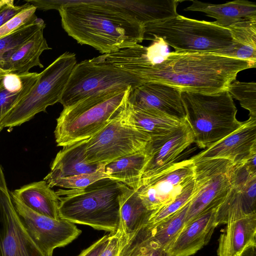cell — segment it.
<instances>
[{
  "instance_id": "cell-1",
  "label": "cell",
  "mask_w": 256,
  "mask_h": 256,
  "mask_svg": "<svg viewBox=\"0 0 256 256\" xmlns=\"http://www.w3.org/2000/svg\"><path fill=\"white\" fill-rule=\"evenodd\" d=\"M110 62L140 78L158 82L182 91L204 94L227 90L238 74L256 64L213 53L174 51L152 64L124 50L111 54Z\"/></svg>"
},
{
  "instance_id": "cell-2",
  "label": "cell",
  "mask_w": 256,
  "mask_h": 256,
  "mask_svg": "<svg viewBox=\"0 0 256 256\" xmlns=\"http://www.w3.org/2000/svg\"><path fill=\"white\" fill-rule=\"evenodd\" d=\"M62 26L80 44L108 54L142 42L144 25L124 0H58Z\"/></svg>"
},
{
  "instance_id": "cell-3",
  "label": "cell",
  "mask_w": 256,
  "mask_h": 256,
  "mask_svg": "<svg viewBox=\"0 0 256 256\" xmlns=\"http://www.w3.org/2000/svg\"><path fill=\"white\" fill-rule=\"evenodd\" d=\"M128 186L108 178L79 190L58 189L60 218L115 232L120 222V202Z\"/></svg>"
},
{
  "instance_id": "cell-4",
  "label": "cell",
  "mask_w": 256,
  "mask_h": 256,
  "mask_svg": "<svg viewBox=\"0 0 256 256\" xmlns=\"http://www.w3.org/2000/svg\"><path fill=\"white\" fill-rule=\"evenodd\" d=\"M186 120L194 136V142L206 148L229 135L242 124L237 108L228 90L212 94L181 92Z\"/></svg>"
},
{
  "instance_id": "cell-5",
  "label": "cell",
  "mask_w": 256,
  "mask_h": 256,
  "mask_svg": "<svg viewBox=\"0 0 256 256\" xmlns=\"http://www.w3.org/2000/svg\"><path fill=\"white\" fill-rule=\"evenodd\" d=\"M161 38L175 51L220 54L233 46L229 29L214 22L199 20L178 14L144 26V40Z\"/></svg>"
},
{
  "instance_id": "cell-6",
  "label": "cell",
  "mask_w": 256,
  "mask_h": 256,
  "mask_svg": "<svg viewBox=\"0 0 256 256\" xmlns=\"http://www.w3.org/2000/svg\"><path fill=\"white\" fill-rule=\"evenodd\" d=\"M132 90L92 96L64 108L54 132L58 146L88 140L96 134L127 102Z\"/></svg>"
},
{
  "instance_id": "cell-7",
  "label": "cell",
  "mask_w": 256,
  "mask_h": 256,
  "mask_svg": "<svg viewBox=\"0 0 256 256\" xmlns=\"http://www.w3.org/2000/svg\"><path fill=\"white\" fill-rule=\"evenodd\" d=\"M142 84L136 76L98 56L76 64L59 102L64 108L92 96L133 89Z\"/></svg>"
},
{
  "instance_id": "cell-8",
  "label": "cell",
  "mask_w": 256,
  "mask_h": 256,
  "mask_svg": "<svg viewBox=\"0 0 256 256\" xmlns=\"http://www.w3.org/2000/svg\"><path fill=\"white\" fill-rule=\"evenodd\" d=\"M150 136L133 123L127 102L96 134L86 140L85 158L92 164H106L144 150Z\"/></svg>"
},
{
  "instance_id": "cell-9",
  "label": "cell",
  "mask_w": 256,
  "mask_h": 256,
  "mask_svg": "<svg viewBox=\"0 0 256 256\" xmlns=\"http://www.w3.org/2000/svg\"><path fill=\"white\" fill-rule=\"evenodd\" d=\"M76 64L74 53L66 52L59 56L39 74L31 90L6 114L2 122V128L20 126L59 102Z\"/></svg>"
},
{
  "instance_id": "cell-10",
  "label": "cell",
  "mask_w": 256,
  "mask_h": 256,
  "mask_svg": "<svg viewBox=\"0 0 256 256\" xmlns=\"http://www.w3.org/2000/svg\"><path fill=\"white\" fill-rule=\"evenodd\" d=\"M194 162V188L184 226L206 211L218 207L232 190L230 172L234 164L224 158Z\"/></svg>"
},
{
  "instance_id": "cell-11",
  "label": "cell",
  "mask_w": 256,
  "mask_h": 256,
  "mask_svg": "<svg viewBox=\"0 0 256 256\" xmlns=\"http://www.w3.org/2000/svg\"><path fill=\"white\" fill-rule=\"evenodd\" d=\"M10 195L22 224L44 256H52L55 248L69 244L82 233L74 224L40 214Z\"/></svg>"
},
{
  "instance_id": "cell-12",
  "label": "cell",
  "mask_w": 256,
  "mask_h": 256,
  "mask_svg": "<svg viewBox=\"0 0 256 256\" xmlns=\"http://www.w3.org/2000/svg\"><path fill=\"white\" fill-rule=\"evenodd\" d=\"M190 158L174 163L141 182L136 190L146 207L154 211L172 202L194 178Z\"/></svg>"
},
{
  "instance_id": "cell-13",
  "label": "cell",
  "mask_w": 256,
  "mask_h": 256,
  "mask_svg": "<svg viewBox=\"0 0 256 256\" xmlns=\"http://www.w3.org/2000/svg\"><path fill=\"white\" fill-rule=\"evenodd\" d=\"M0 256H44L18 218L0 164Z\"/></svg>"
},
{
  "instance_id": "cell-14",
  "label": "cell",
  "mask_w": 256,
  "mask_h": 256,
  "mask_svg": "<svg viewBox=\"0 0 256 256\" xmlns=\"http://www.w3.org/2000/svg\"><path fill=\"white\" fill-rule=\"evenodd\" d=\"M194 142V136L186 120L171 132L151 138L144 150L148 160L142 171L140 184L177 162L182 153Z\"/></svg>"
},
{
  "instance_id": "cell-15",
  "label": "cell",
  "mask_w": 256,
  "mask_h": 256,
  "mask_svg": "<svg viewBox=\"0 0 256 256\" xmlns=\"http://www.w3.org/2000/svg\"><path fill=\"white\" fill-rule=\"evenodd\" d=\"M128 102L134 110L158 112L182 121L186 120L181 90L165 84L144 82L130 90Z\"/></svg>"
},
{
  "instance_id": "cell-16",
  "label": "cell",
  "mask_w": 256,
  "mask_h": 256,
  "mask_svg": "<svg viewBox=\"0 0 256 256\" xmlns=\"http://www.w3.org/2000/svg\"><path fill=\"white\" fill-rule=\"evenodd\" d=\"M256 152V118H249L236 130L191 158L194 162L224 158L234 165L246 162Z\"/></svg>"
},
{
  "instance_id": "cell-17",
  "label": "cell",
  "mask_w": 256,
  "mask_h": 256,
  "mask_svg": "<svg viewBox=\"0 0 256 256\" xmlns=\"http://www.w3.org/2000/svg\"><path fill=\"white\" fill-rule=\"evenodd\" d=\"M218 208L206 211L184 226L166 252L170 256H191L206 245L217 226L216 214Z\"/></svg>"
},
{
  "instance_id": "cell-18",
  "label": "cell",
  "mask_w": 256,
  "mask_h": 256,
  "mask_svg": "<svg viewBox=\"0 0 256 256\" xmlns=\"http://www.w3.org/2000/svg\"><path fill=\"white\" fill-rule=\"evenodd\" d=\"M184 10L204 12L216 20L214 24L226 28L241 22L256 20V3L244 0L219 4L192 0V4Z\"/></svg>"
},
{
  "instance_id": "cell-19",
  "label": "cell",
  "mask_w": 256,
  "mask_h": 256,
  "mask_svg": "<svg viewBox=\"0 0 256 256\" xmlns=\"http://www.w3.org/2000/svg\"><path fill=\"white\" fill-rule=\"evenodd\" d=\"M86 140L62 146L56 154L50 171L44 180L46 182L77 174L96 172L102 165L88 163L85 158Z\"/></svg>"
},
{
  "instance_id": "cell-20",
  "label": "cell",
  "mask_w": 256,
  "mask_h": 256,
  "mask_svg": "<svg viewBox=\"0 0 256 256\" xmlns=\"http://www.w3.org/2000/svg\"><path fill=\"white\" fill-rule=\"evenodd\" d=\"M10 193L34 212L53 219L60 218L59 197L45 180L24 185Z\"/></svg>"
},
{
  "instance_id": "cell-21",
  "label": "cell",
  "mask_w": 256,
  "mask_h": 256,
  "mask_svg": "<svg viewBox=\"0 0 256 256\" xmlns=\"http://www.w3.org/2000/svg\"><path fill=\"white\" fill-rule=\"evenodd\" d=\"M226 224L218 240V256H235L248 244L256 242V213Z\"/></svg>"
},
{
  "instance_id": "cell-22",
  "label": "cell",
  "mask_w": 256,
  "mask_h": 256,
  "mask_svg": "<svg viewBox=\"0 0 256 256\" xmlns=\"http://www.w3.org/2000/svg\"><path fill=\"white\" fill-rule=\"evenodd\" d=\"M44 28H40L17 48L4 63L2 68L20 75L29 72L30 70L34 66L44 68L40 57L44 50L52 49L44 38Z\"/></svg>"
},
{
  "instance_id": "cell-23",
  "label": "cell",
  "mask_w": 256,
  "mask_h": 256,
  "mask_svg": "<svg viewBox=\"0 0 256 256\" xmlns=\"http://www.w3.org/2000/svg\"><path fill=\"white\" fill-rule=\"evenodd\" d=\"M153 212L146 207L136 190L128 187L120 202V222L118 230L121 238L125 240L130 239L148 223Z\"/></svg>"
},
{
  "instance_id": "cell-24",
  "label": "cell",
  "mask_w": 256,
  "mask_h": 256,
  "mask_svg": "<svg viewBox=\"0 0 256 256\" xmlns=\"http://www.w3.org/2000/svg\"><path fill=\"white\" fill-rule=\"evenodd\" d=\"M39 76L37 72L22 74L10 73L2 78L0 88V132L2 120L10 110L32 89Z\"/></svg>"
},
{
  "instance_id": "cell-25",
  "label": "cell",
  "mask_w": 256,
  "mask_h": 256,
  "mask_svg": "<svg viewBox=\"0 0 256 256\" xmlns=\"http://www.w3.org/2000/svg\"><path fill=\"white\" fill-rule=\"evenodd\" d=\"M148 160V156L144 150L105 164L104 172L108 178L136 191L140 188L142 171Z\"/></svg>"
},
{
  "instance_id": "cell-26",
  "label": "cell",
  "mask_w": 256,
  "mask_h": 256,
  "mask_svg": "<svg viewBox=\"0 0 256 256\" xmlns=\"http://www.w3.org/2000/svg\"><path fill=\"white\" fill-rule=\"evenodd\" d=\"M129 106L133 123L137 128L148 134L150 139L171 132L184 121L158 112L139 111L132 109L130 105Z\"/></svg>"
},
{
  "instance_id": "cell-27",
  "label": "cell",
  "mask_w": 256,
  "mask_h": 256,
  "mask_svg": "<svg viewBox=\"0 0 256 256\" xmlns=\"http://www.w3.org/2000/svg\"><path fill=\"white\" fill-rule=\"evenodd\" d=\"M190 202L160 222L152 225V240L156 248L167 252L174 244L184 226Z\"/></svg>"
},
{
  "instance_id": "cell-28",
  "label": "cell",
  "mask_w": 256,
  "mask_h": 256,
  "mask_svg": "<svg viewBox=\"0 0 256 256\" xmlns=\"http://www.w3.org/2000/svg\"><path fill=\"white\" fill-rule=\"evenodd\" d=\"M46 27L44 20H36L19 28L9 34L0 38V68L12 54L30 38L40 28Z\"/></svg>"
},
{
  "instance_id": "cell-29",
  "label": "cell",
  "mask_w": 256,
  "mask_h": 256,
  "mask_svg": "<svg viewBox=\"0 0 256 256\" xmlns=\"http://www.w3.org/2000/svg\"><path fill=\"white\" fill-rule=\"evenodd\" d=\"M249 215L241 194L232 188L224 202L217 208L216 223L218 226Z\"/></svg>"
},
{
  "instance_id": "cell-30",
  "label": "cell",
  "mask_w": 256,
  "mask_h": 256,
  "mask_svg": "<svg viewBox=\"0 0 256 256\" xmlns=\"http://www.w3.org/2000/svg\"><path fill=\"white\" fill-rule=\"evenodd\" d=\"M232 98L240 102L249 111L250 118H256V84L254 82H232L228 88Z\"/></svg>"
},
{
  "instance_id": "cell-31",
  "label": "cell",
  "mask_w": 256,
  "mask_h": 256,
  "mask_svg": "<svg viewBox=\"0 0 256 256\" xmlns=\"http://www.w3.org/2000/svg\"><path fill=\"white\" fill-rule=\"evenodd\" d=\"M107 178L108 176L104 172V165H102L94 172L59 178L46 182L51 188L58 187L66 190H79Z\"/></svg>"
},
{
  "instance_id": "cell-32",
  "label": "cell",
  "mask_w": 256,
  "mask_h": 256,
  "mask_svg": "<svg viewBox=\"0 0 256 256\" xmlns=\"http://www.w3.org/2000/svg\"><path fill=\"white\" fill-rule=\"evenodd\" d=\"M194 188V178L172 202L154 211L148 224L154 226L186 206L192 198Z\"/></svg>"
},
{
  "instance_id": "cell-33",
  "label": "cell",
  "mask_w": 256,
  "mask_h": 256,
  "mask_svg": "<svg viewBox=\"0 0 256 256\" xmlns=\"http://www.w3.org/2000/svg\"><path fill=\"white\" fill-rule=\"evenodd\" d=\"M234 42L256 47V20L238 22L228 28Z\"/></svg>"
},
{
  "instance_id": "cell-34",
  "label": "cell",
  "mask_w": 256,
  "mask_h": 256,
  "mask_svg": "<svg viewBox=\"0 0 256 256\" xmlns=\"http://www.w3.org/2000/svg\"><path fill=\"white\" fill-rule=\"evenodd\" d=\"M36 8L31 5L0 28V38L38 18L35 14Z\"/></svg>"
},
{
  "instance_id": "cell-35",
  "label": "cell",
  "mask_w": 256,
  "mask_h": 256,
  "mask_svg": "<svg viewBox=\"0 0 256 256\" xmlns=\"http://www.w3.org/2000/svg\"><path fill=\"white\" fill-rule=\"evenodd\" d=\"M30 6L26 2L17 6L14 4V0H8L0 8V28Z\"/></svg>"
},
{
  "instance_id": "cell-36",
  "label": "cell",
  "mask_w": 256,
  "mask_h": 256,
  "mask_svg": "<svg viewBox=\"0 0 256 256\" xmlns=\"http://www.w3.org/2000/svg\"><path fill=\"white\" fill-rule=\"evenodd\" d=\"M120 245V233L117 230L109 234L108 242L98 256H118Z\"/></svg>"
},
{
  "instance_id": "cell-37",
  "label": "cell",
  "mask_w": 256,
  "mask_h": 256,
  "mask_svg": "<svg viewBox=\"0 0 256 256\" xmlns=\"http://www.w3.org/2000/svg\"><path fill=\"white\" fill-rule=\"evenodd\" d=\"M109 234L103 236L89 247L83 250L78 256H98L106 246Z\"/></svg>"
},
{
  "instance_id": "cell-38",
  "label": "cell",
  "mask_w": 256,
  "mask_h": 256,
  "mask_svg": "<svg viewBox=\"0 0 256 256\" xmlns=\"http://www.w3.org/2000/svg\"><path fill=\"white\" fill-rule=\"evenodd\" d=\"M235 256H256V242L248 244Z\"/></svg>"
},
{
  "instance_id": "cell-39",
  "label": "cell",
  "mask_w": 256,
  "mask_h": 256,
  "mask_svg": "<svg viewBox=\"0 0 256 256\" xmlns=\"http://www.w3.org/2000/svg\"><path fill=\"white\" fill-rule=\"evenodd\" d=\"M11 73L10 71L0 68V78H3L6 75Z\"/></svg>"
},
{
  "instance_id": "cell-40",
  "label": "cell",
  "mask_w": 256,
  "mask_h": 256,
  "mask_svg": "<svg viewBox=\"0 0 256 256\" xmlns=\"http://www.w3.org/2000/svg\"><path fill=\"white\" fill-rule=\"evenodd\" d=\"M158 256H170L166 252L162 250Z\"/></svg>"
},
{
  "instance_id": "cell-41",
  "label": "cell",
  "mask_w": 256,
  "mask_h": 256,
  "mask_svg": "<svg viewBox=\"0 0 256 256\" xmlns=\"http://www.w3.org/2000/svg\"><path fill=\"white\" fill-rule=\"evenodd\" d=\"M8 0H0V8L6 3Z\"/></svg>"
},
{
  "instance_id": "cell-42",
  "label": "cell",
  "mask_w": 256,
  "mask_h": 256,
  "mask_svg": "<svg viewBox=\"0 0 256 256\" xmlns=\"http://www.w3.org/2000/svg\"><path fill=\"white\" fill-rule=\"evenodd\" d=\"M2 78H0V88L2 86Z\"/></svg>"
}]
</instances>
